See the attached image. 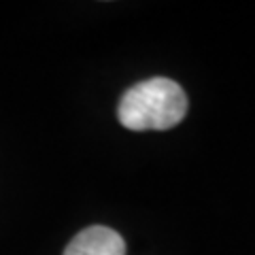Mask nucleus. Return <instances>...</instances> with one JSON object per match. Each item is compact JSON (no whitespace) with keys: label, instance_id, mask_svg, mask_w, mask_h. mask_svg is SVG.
Wrapping results in <instances>:
<instances>
[{"label":"nucleus","instance_id":"f257e3e1","mask_svg":"<svg viewBox=\"0 0 255 255\" xmlns=\"http://www.w3.org/2000/svg\"><path fill=\"white\" fill-rule=\"evenodd\" d=\"M187 113L183 87L166 77H153L132 85L119 100L117 119L128 130H170Z\"/></svg>","mask_w":255,"mask_h":255},{"label":"nucleus","instance_id":"f03ea898","mask_svg":"<svg viewBox=\"0 0 255 255\" xmlns=\"http://www.w3.org/2000/svg\"><path fill=\"white\" fill-rule=\"evenodd\" d=\"M64 255H126V243L115 230L90 226L68 243Z\"/></svg>","mask_w":255,"mask_h":255}]
</instances>
